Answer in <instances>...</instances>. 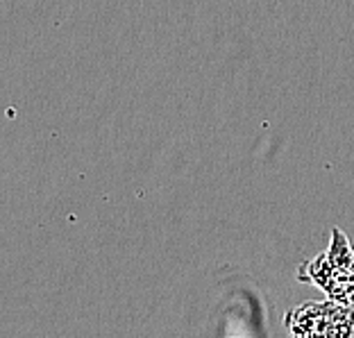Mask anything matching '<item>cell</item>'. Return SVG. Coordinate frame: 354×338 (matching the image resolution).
Returning a JSON list of instances; mask_svg holds the SVG:
<instances>
[{
    "instance_id": "cell-1",
    "label": "cell",
    "mask_w": 354,
    "mask_h": 338,
    "mask_svg": "<svg viewBox=\"0 0 354 338\" xmlns=\"http://www.w3.org/2000/svg\"><path fill=\"white\" fill-rule=\"evenodd\" d=\"M307 277L329 295V300L354 307V252L339 229H334L332 245L311 263H304Z\"/></svg>"
},
{
    "instance_id": "cell-2",
    "label": "cell",
    "mask_w": 354,
    "mask_h": 338,
    "mask_svg": "<svg viewBox=\"0 0 354 338\" xmlns=\"http://www.w3.org/2000/svg\"><path fill=\"white\" fill-rule=\"evenodd\" d=\"M286 329L295 336H354V307L329 302H304L286 316Z\"/></svg>"
}]
</instances>
